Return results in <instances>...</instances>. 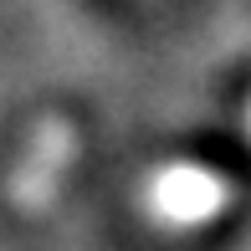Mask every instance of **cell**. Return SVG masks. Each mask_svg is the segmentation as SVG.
I'll list each match as a JSON object with an SVG mask.
<instances>
[{"mask_svg": "<svg viewBox=\"0 0 251 251\" xmlns=\"http://www.w3.org/2000/svg\"><path fill=\"white\" fill-rule=\"evenodd\" d=\"M231 205H236L231 175H221L215 164H200V159H169V164L149 169L139 185L144 221L159 226V231H175V236L215 226Z\"/></svg>", "mask_w": 251, "mask_h": 251, "instance_id": "1", "label": "cell"}, {"mask_svg": "<svg viewBox=\"0 0 251 251\" xmlns=\"http://www.w3.org/2000/svg\"><path fill=\"white\" fill-rule=\"evenodd\" d=\"M246 133H251V98H246Z\"/></svg>", "mask_w": 251, "mask_h": 251, "instance_id": "3", "label": "cell"}, {"mask_svg": "<svg viewBox=\"0 0 251 251\" xmlns=\"http://www.w3.org/2000/svg\"><path fill=\"white\" fill-rule=\"evenodd\" d=\"M77 149H82V139H77V128L67 118H41L36 128H31L21 159L10 164V179H5L10 205L26 210V215L47 210V205L56 200V190H62L67 169L77 164Z\"/></svg>", "mask_w": 251, "mask_h": 251, "instance_id": "2", "label": "cell"}]
</instances>
